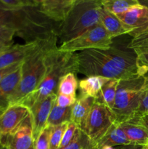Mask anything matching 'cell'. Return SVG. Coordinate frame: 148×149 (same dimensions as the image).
I'll list each match as a JSON object with an SVG mask.
<instances>
[{"instance_id":"obj_1","label":"cell","mask_w":148,"mask_h":149,"mask_svg":"<svg viewBox=\"0 0 148 149\" xmlns=\"http://www.w3.org/2000/svg\"><path fill=\"white\" fill-rule=\"evenodd\" d=\"M76 55L78 73L123 80L139 75L136 53L133 48L113 42L107 49H88Z\"/></svg>"},{"instance_id":"obj_2","label":"cell","mask_w":148,"mask_h":149,"mask_svg":"<svg viewBox=\"0 0 148 149\" xmlns=\"http://www.w3.org/2000/svg\"><path fill=\"white\" fill-rule=\"evenodd\" d=\"M57 23L44 15L38 7L9 9L0 6V29H13L25 43L41 42L57 35Z\"/></svg>"},{"instance_id":"obj_3","label":"cell","mask_w":148,"mask_h":149,"mask_svg":"<svg viewBox=\"0 0 148 149\" xmlns=\"http://www.w3.org/2000/svg\"><path fill=\"white\" fill-rule=\"evenodd\" d=\"M45 73L37 88L20 103L29 109L51 94H57L60 79L68 73H78L75 52L62 51L53 45L44 58Z\"/></svg>"},{"instance_id":"obj_4","label":"cell","mask_w":148,"mask_h":149,"mask_svg":"<svg viewBox=\"0 0 148 149\" xmlns=\"http://www.w3.org/2000/svg\"><path fill=\"white\" fill-rule=\"evenodd\" d=\"M58 36L55 35L42 41L35 50L28 55L22 64L20 83L10 100V105L18 104L38 87L45 73L44 58L46 52L57 45Z\"/></svg>"},{"instance_id":"obj_5","label":"cell","mask_w":148,"mask_h":149,"mask_svg":"<svg viewBox=\"0 0 148 149\" xmlns=\"http://www.w3.org/2000/svg\"><path fill=\"white\" fill-rule=\"evenodd\" d=\"M101 1L76 0L65 20L59 24L58 40L65 43L100 23Z\"/></svg>"},{"instance_id":"obj_6","label":"cell","mask_w":148,"mask_h":149,"mask_svg":"<svg viewBox=\"0 0 148 149\" xmlns=\"http://www.w3.org/2000/svg\"><path fill=\"white\" fill-rule=\"evenodd\" d=\"M148 85V73L128 79L119 80L114 106L111 109L118 123L136 116L144 92Z\"/></svg>"},{"instance_id":"obj_7","label":"cell","mask_w":148,"mask_h":149,"mask_svg":"<svg viewBox=\"0 0 148 149\" xmlns=\"http://www.w3.org/2000/svg\"><path fill=\"white\" fill-rule=\"evenodd\" d=\"M113 42L102 25L99 23L78 37L61 44L59 49L71 52L88 49H107Z\"/></svg>"},{"instance_id":"obj_8","label":"cell","mask_w":148,"mask_h":149,"mask_svg":"<svg viewBox=\"0 0 148 149\" xmlns=\"http://www.w3.org/2000/svg\"><path fill=\"white\" fill-rule=\"evenodd\" d=\"M115 122V119L112 111L105 105L95 100L83 130L97 144Z\"/></svg>"},{"instance_id":"obj_9","label":"cell","mask_w":148,"mask_h":149,"mask_svg":"<svg viewBox=\"0 0 148 149\" xmlns=\"http://www.w3.org/2000/svg\"><path fill=\"white\" fill-rule=\"evenodd\" d=\"M127 34L134 38L148 30V8L137 4L118 15Z\"/></svg>"},{"instance_id":"obj_10","label":"cell","mask_w":148,"mask_h":149,"mask_svg":"<svg viewBox=\"0 0 148 149\" xmlns=\"http://www.w3.org/2000/svg\"><path fill=\"white\" fill-rule=\"evenodd\" d=\"M1 144L6 149H33L34 140L30 113L11 133L2 135Z\"/></svg>"},{"instance_id":"obj_11","label":"cell","mask_w":148,"mask_h":149,"mask_svg":"<svg viewBox=\"0 0 148 149\" xmlns=\"http://www.w3.org/2000/svg\"><path fill=\"white\" fill-rule=\"evenodd\" d=\"M57 94H51L44 100L33 105L30 109L33 127V140H36L40 132L46 127L48 117L56 101Z\"/></svg>"},{"instance_id":"obj_12","label":"cell","mask_w":148,"mask_h":149,"mask_svg":"<svg viewBox=\"0 0 148 149\" xmlns=\"http://www.w3.org/2000/svg\"><path fill=\"white\" fill-rule=\"evenodd\" d=\"M30 114V109L22 104L10 105L0 116V132L8 135L17 129Z\"/></svg>"},{"instance_id":"obj_13","label":"cell","mask_w":148,"mask_h":149,"mask_svg":"<svg viewBox=\"0 0 148 149\" xmlns=\"http://www.w3.org/2000/svg\"><path fill=\"white\" fill-rule=\"evenodd\" d=\"M76 0H41L38 8L54 22L63 21L73 8Z\"/></svg>"},{"instance_id":"obj_14","label":"cell","mask_w":148,"mask_h":149,"mask_svg":"<svg viewBox=\"0 0 148 149\" xmlns=\"http://www.w3.org/2000/svg\"><path fill=\"white\" fill-rule=\"evenodd\" d=\"M41 42L14 45L10 49L0 52V69L17 63L23 62L28 55L38 47Z\"/></svg>"},{"instance_id":"obj_15","label":"cell","mask_w":148,"mask_h":149,"mask_svg":"<svg viewBox=\"0 0 148 149\" xmlns=\"http://www.w3.org/2000/svg\"><path fill=\"white\" fill-rule=\"evenodd\" d=\"M95 103V97L90 96H79L72 106L71 122L75 123L78 127L83 130L87 117L93 105Z\"/></svg>"},{"instance_id":"obj_16","label":"cell","mask_w":148,"mask_h":149,"mask_svg":"<svg viewBox=\"0 0 148 149\" xmlns=\"http://www.w3.org/2000/svg\"><path fill=\"white\" fill-rule=\"evenodd\" d=\"M21 67L22 65L0 82V107L7 109L10 105V98L21 79Z\"/></svg>"},{"instance_id":"obj_17","label":"cell","mask_w":148,"mask_h":149,"mask_svg":"<svg viewBox=\"0 0 148 149\" xmlns=\"http://www.w3.org/2000/svg\"><path fill=\"white\" fill-rule=\"evenodd\" d=\"M100 23L112 39L121 35L127 34L117 15L110 13L102 6L100 9Z\"/></svg>"},{"instance_id":"obj_18","label":"cell","mask_w":148,"mask_h":149,"mask_svg":"<svg viewBox=\"0 0 148 149\" xmlns=\"http://www.w3.org/2000/svg\"><path fill=\"white\" fill-rule=\"evenodd\" d=\"M131 143L126 138L124 132L120 127V124L115 122L110 127L107 133L103 136L97 143L98 149H101L103 146H124Z\"/></svg>"},{"instance_id":"obj_19","label":"cell","mask_w":148,"mask_h":149,"mask_svg":"<svg viewBox=\"0 0 148 149\" xmlns=\"http://www.w3.org/2000/svg\"><path fill=\"white\" fill-rule=\"evenodd\" d=\"M119 124L131 143L141 146L148 144V132L145 128L132 122H122Z\"/></svg>"},{"instance_id":"obj_20","label":"cell","mask_w":148,"mask_h":149,"mask_svg":"<svg viewBox=\"0 0 148 149\" xmlns=\"http://www.w3.org/2000/svg\"><path fill=\"white\" fill-rule=\"evenodd\" d=\"M109 80L110 79L101 76H91L83 79L78 84V87L81 92L80 96L96 97L103 85Z\"/></svg>"},{"instance_id":"obj_21","label":"cell","mask_w":148,"mask_h":149,"mask_svg":"<svg viewBox=\"0 0 148 149\" xmlns=\"http://www.w3.org/2000/svg\"><path fill=\"white\" fill-rule=\"evenodd\" d=\"M118 82L119 80L117 79H110L107 81L96 96V101L105 105L111 110L114 106Z\"/></svg>"},{"instance_id":"obj_22","label":"cell","mask_w":148,"mask_h":149,"mask_svg":"<svg viewBox=\"0 0 148 149\" xmlns=\"http://www.w3.org/2000/svg\"><path fill=\"white\" fill-rule=\"evenodd\" d=\"M71 110L72 106L59 107L55 103L49 115L46 126L54 127L65 122H71Z\"/></svg>"},{"instance_id":"obj_23","label":"cell","mask_w":148,"mask_h":149,"mask_svg":"<svg viewBox=\"0 0 148 149\" xmlns=\"http://www.w3.org/2000/svg\"><path fill=\"white\" fill-rule=\"evenodd\" d=\"M62 149H98V146L83 130L78 127L72 141Z\"/></svg>"},{"instance_id":"obj_24","label":"cell","mask_w":148,"mask_h":149,"mask_svg":"<svg viewBox=\"0 0 148 149\" xmlns=\"http://www.w3.org/2000/svg\"><path fill=\"white\" fill-rule=\"evenodd\" d=\"M103 7L113 14L118 15L127 11L131 7L139 4L138 0H102Z\"/></svg>"},{"instance_id":"obj_25","label":"cell","mask_w":148,"mask_h":149,"mask_svg":"<svg viewBox=\"0 0 148 149\" xmlns=\"http://www.w3.org/2000/svg\"><path fill=\"white\" fill-rule=\"evenodd\" d=\"M76 74L68 73L60 79L58 85L57 95L75 96V92L78 87Z\"/></svg>"},{"instance_id":"obj_26","label":"cell","mask_w":148,"mask_h":149,"mask_svg":"<svg viewBox=\"0 0 148 149\" xmlns=\"http://www.w3.org/2000/svg\"><path fill=\"white\" fill-rule=\"evenodd\" d=\"M69 122L61 124L57 126L51 127L49 136V149H58L60 145L64 132L66 130Z\"/></svg>"},{"instance_id":"obj_27","label":"cell","mask_w":148,"mask_h":149,"mask_svg":"<svg viewBox=\"0 0 148 149\" xmlns=\"http://www.w3.org/2000/svg\"><path fill=\"white\" fill-rule=\"evenodd\" d=\"M136 53L139 75L143 76L148 73V47L133 48Z\"/></svg>"},{"instance_id":"obj_28","label":"cell","mask_w":148,"mask_h":149,"mask_svg":"<svg viewBox=\"0 0 148 149\" xmlns=\"http://www.w3.org/2000/svg\"><path fill=\"white\" fill-rule=\"evenodd\" d=\"M15 31L9 28L0 29V52L10 49L14 45V36Z\"/></svg>"},{"instance_id":"obj_29","label":"cell","mask_w":148,"mask_h":149,"mask_svg":"<svg viewBox=\"0 0 148 149\" xmlns=\"http://www.w3.org/2000/svg\"><path fill=\"white\" fill-rule=\"evenodd\" d=\"M51 127L46 126L34 141L33 149H49Z\"/></svg>"},{"instance_id":"obj_30","label":"cell","mask_w":148,"mask_h":149,"mask_svg":"<svg viewBox=\"0 0 148 149\" xmlns=\"http://www.w3.org/2000/svg\"><path fill=\"white\" fill-rule=\"evenodd\" d=\"M78 128V127H77V125H75V123H73V122H69L66 130L64 132V135L63 136H62L60 145H59V147L58 149H62L65 148V146H67L72 141L74 136H75V132H76Z\"/></svg>"},{"instance_id":"obj_31","label":"cell","mask_w":148,"mask_h":149,"mask_svg":"<svg viewBox=\"0 0 148 149\" xmlns=\"http://www.w3.org/2000/svg\"><path fill=\"white\" fill-rule=\"evenodd\" d=\"M0 6L9 9H18L34 5L31 0H0Z\"/></svg>"},{"instance_id":"obj_32","label":"cell","mask_w":148,"mask_h":149,"mask_svg":"<svg viewBox=\"0 0 148 149\" xmlns=\"http://www.w3.org/2000/svg\"><path fill=\"white\" fill-rule=\"evenodd\" d=\"M129 46L133 49V48L148 47V30L136 37L132 38L131 40L129 42Z\"/></svg>"},{"instance_id":"obj_33","label":"cell","mask_w":148,"mask_h":149,"mask_svg":"<svg viewBox=\"0 0 148 149\" xmlns=\"http://www.w3.org/2000/svg\"><path fill=\"white\" fill-rule=\"evenodd\" d=\"M76 96H70L65 95H57L55 103L59 107H70L74 105L76 101Z\"/></svg>"},{"instance_id":"obj_34","label":"cell","mask_w":148,"mask_h":149,"mask_svg":"<svg viewBox=\"0 0 148 149\" xmlns=\"http://www.w3.org/2000/svg\"><path fill=\"white\" fill-rule=\"evenodd\" d=\"M145 113H148V85L147 87L146 90L144 92L139 109H138L137 113H136V116L134 118L142 116V115L145 114Z\"/></svg>"},{"instance_id":"obj_35","label":"cell","mask_w":148,"mask_h":149,"mask_svg":"<svg viewBox=\"0 0 148 149\" xmlns=\"http://www.w3.org/2000/svg\"><path fill=\"white\" fill-rule=\"evenodd\" d=\"M23 62L17 63H15L8 67H6V68L0 69V82H1L5 77H7V76L10 75L11 73H12L13 71H15V70H17V68H20L22 65V64H23Z\"/></svg>"},{"instance_id":"obj_36","label":"cell","mask_w":148,"mask_h":149,"mask_svg":"<svg viewBox=\"0 0 148 149\" xmlns=\"http://www.w3.org/2000/svg\"><path fill=\"white\" fill-rule=\"evenodd\" d=\"M129 122H132L138 124L143 128H145L147 132H148V113H145V114L142 115V116L134 118V119H131Z\"/></svg>"},{"instance_id":"obj_37","label":"cell","mask_w":148,"mask_h":149,"mask_svg":"<svg viewBox=\"0 0 148 149\" xmlns=\"http://www.w3.org/2000/svg\"><path fill=\"white\" fill-rule=\"evenodd\" d=\"M142 146L138 145V144L134 143H129L128 145H124L120 146L119 149H141L142 148Z\"/></svg>"},{"instance_id":"obj_38","label":"cell","mask_w":148,"mask_h":149,"mask_svg":"<svg viewBox=\"0 0 148 149\" xmlns=\"http://www.w3.org/2000/svg\"><path fill=\"white\" fill-rule=\"evenodd\" d=\"M139 1V4L142 6L147 7L148 8V0H138Z\"/></svg>"},{"instance_id":"obj_39","label":"cell","mask_w":148,"mask_h":149,"mask_svg":"<svg viewBox=\"0 0 148 149\" xmlns=\"http://www.w3.org/2000/svg\"><path fill=\"white\" fill-rule=\"evenodd\" d=\"M32 2H33V4L35 6V7H38L39 2H40L41 0H31Z\"/></svg>"},{"instance_id":"obj_40","label":"cell","mask_w":148,"mask_h":149,"mask_svg":"<svg viewBox=\"0 0 148 149\" xmlns=\"http://www.w3.org/2000/svg\"><path fill=\"white\" fill-rule=\"evenodd\" d=\"M101 149H116L113 146H103Z\"/></svg>"},{"instance_id":"obj_41","label":"cell","mask_w":148,"mask_h":149,"mask_svg":"<svg viewBox=\"0 0 148 149\" xmlns=\"http://www.w3.org/2000/svg\"><path fill=\"white\" fill-rule=\"evenodd\" d=\"M6 108H3V107H0V116H1V115H2V113H4V111L6 110Z\"/></svg>"},{"instance_id":"obj_42","label":"cell","mask_w":148,"mask_h":149,"mask_svg":"<svg viewBox=\"0 0 148 149\" xmlns=\"http://www.w3.org/2000/svg\"><path fill=\"white\" fill-rule=\"evenodd\" d=\"M1 139H2V134L0 132V149L1 148Z\"/></svg>"},{"instance_id":"obj_43","label":"cell","mask_w":148,"mask_h":149,"mask_svg":"<svg viewBox=\"0 0 148 149\" xmlns=\"http://www.w3.org/2000/svg\"><path fill=\"white\" fill-rule=\"evenodd\" d=\"M141 149H148V144H147V145H145V146H142V148Z\"/></svg>"},{"instance_id":"obj_44","label":"cell","mask_w":148,"mask_h":149,"mask_svg":"<svg viewBox=\"0 0 148 149\" xmlns=\"http://www.w3.org/2000/svg\"><path fill=\"white\" fill-rule=\"evenodd\" d=\"M1 149H6V148H5V147H4V146H2V144H1Z\"/></svg>"},{"instance_id":"obj_45","label":"cell","mask_w":148,"mask_h":149,"mask_svg":"<svg viewBox=\"0 0 148 149\" xmlns=\"http://www.w3.org/2000/svg\"><path fill=\"white\" fill-rule=\"evenodd\" d=\"M95 1H102V0H95Z\"/></svg>"}]
</instances>
